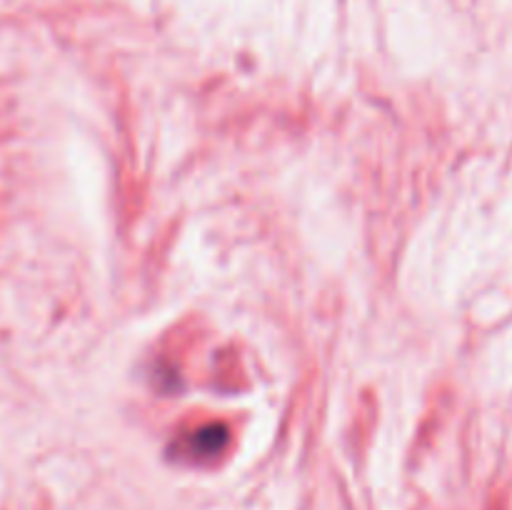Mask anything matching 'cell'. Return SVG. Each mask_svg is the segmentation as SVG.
Returning <instances> with one entry per match:
<instances>
[{
    "instance_id": "6da1fadb",
    "label": "cell",
    "mask_w": 512,
    "mask_h": 510,
    "mask_svg": "<svg viewBox=\"0 0 512 510\" xmlns=\"http://www.w3.org/2000/svg\"><path fill=\"white\" fill-rule=\"evenodd\" d=\"M225 445H228V430L223 425H208V428L190 433L178 445L173 443L170 455L175 460H185V463H205V460L218 458Z\"/></svg>"
}]
</instances>
